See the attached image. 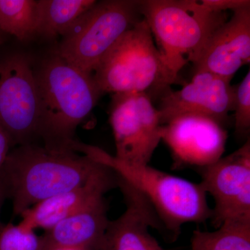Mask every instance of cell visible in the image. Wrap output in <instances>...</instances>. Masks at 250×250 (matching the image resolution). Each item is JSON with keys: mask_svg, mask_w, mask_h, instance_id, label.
<instances>
[{"mask_svg": "<svg viewBox=\"0 0 250 250\" xmlns=\"http://www.w3.org/2000/svg\"><path fill=\"white\" fill-rule=\"evenodd\" d=\"M143 18L156 46L176 75L188 62L195 63L213 33L228 20L194 0L141 1Z\"/></svg>", "mask_w": 250, "mask_h": 250, "instance_id": "obj_5", "label": "cell"}, {"mask_svg": "<svg viewBox=\"0 0 250 250\" xmlns=\"http://www.w3.org/2000/svg\"><path fill=\"white\" fill-rule=\"evenodd\" d=\"M6 192H5L4 186L1 183V180H0V215H1V208H2V206L4 205L5 200H6ZM3 226V224L1 223L0 220V229Z\"/></svg>", "mask_w": 250, "mask_h": 250, "instance_id": "obj_23", "label": "cell"}, {"mask_svg": "<svg viewBox=\"0 0 250 250\" xmlns=\"http://www.w3.org/2000/svg\"><path fill=\"white\" fill-rule=\"evenodd\" d=\"M234 123L236 131L241 135L249 133L250 129V71L234 86Z\"/></svg>", "mask_w": 250, "mask_h": 250, "instance_id": "obj_20", "label": "cell"}, {"mask_svg": "<svg viewBox=\"0 0 250 250\" xmlns=\"http://www.w3.org/2000/svg\"><path fill=\"white\" fill-rule=\"evenodd\" d=\"M228 133L218 122L197 115H184L162 125L161 141L170 149L176 166L198 168L216 162L226 147Z\"/></svg>", "mask_w": 250, "mask_h": 250, "instance_id": "obj_11", "label": "cell"}, {"mask_svg": "<svg viewBox=\"0 0 250 250\" xmlns=\"http://www.w3.org/2000/svg\"><path fill=\"white\" fill-rule=\"evenodd\" d=\"M143 18L141 1H96L62 36L56 50L69 63L93 74L125 33Z\"/></svg>", "mask_w": 250, "mask_h": 250, "instance_id": "obj_6", "label": "cell"}, {"mask_svg": "<svg viewBox=\"0 0 250 250\" xmlns=\"http://www.w3.org/2000/svg\"><path fill=\"white\" fill-rule=\"evenodd\" d=\"M39 103V139L45 147L72 150L79 125L104 95L93 74L62 58L56 49L34 65Z\"/></svg>", "mask_w": 250, "mask_h": 250, "instance_id": "obj_2", "label": "cell"}, {"mask_svg": "<svg viewBox=\"0 0 250 250\" xmlns=\"http://www.w3.org/2000/svg\"><path fill=\"white\" fill-rule=\"evenodd\" d=\"M37 1L0 0V31L18 41L36 36Z\"/></svg>", "mask_w": 250, "mask_h": 250, "instance_id": "obj_18", "label": "cell"}, {"mask_svg": "<svg viewBox=\"0 0 250 250\" xmlns=\"http://www.w3.org/2000/svg\"><path fill=\"white\" fill-rule=\"evenodd\" d=\"M95 0H39L37 1L36 36L46 39L62 36Z\"/></svg>", "mask_w": 250, "mask_h": 250, "instance_id": "obj_16", "label": "cell"}, {"mask_svg": "<svg viewBox=\"0 0 250 250\" xmlns=\"http://www.w3.org/2000/svg\"><path fill=\"white\" fill-rule=\"evenodd\" d=\"M82 250V249H64V250Z\"/></svg>", "mask_w": 250, "mask_h": 250, "instance_id": "obj_25", "label": "cell"}, {"mask_svg": "<svg viewBox=\"0 0 250 250\" xmlns=\"http://www.w3.org/2000/svg\"><path fill=\"white\" fill-rule=\"evenodd\" d=\"M102 166L73 150L29 143L11 149L0 170V180L12 202L13 214L21 216L36 204L86 183Z\"/></svg>", "mask_w": 250, "mask_h": 250, "instance_id": "obj_1", "label": "cell"}, {"mask_svg": "<svg viewBox=\"0 0 250 250\" xmlns=\"http://www.w3.org/2000/svg\"><path fill=\"white\" fill-rule=\"evenodd\" d=\"M116 187V173L103 164L86 183L49 197L23 212L20 223L35 231H47L67 217L105 200V194Z\"/></svg>", "mask_w": 250, "mask_h": 250, "instance_id": "obj_13", "label": "cell"}, {"mask_svg": "<svg viewBox=\"0 0 250 250\" xmlns=\"http://www.w3.org/2000/svg\"><path fill=\"white\" fill-rule=\"evenodd\" d=\"M39 103L31 56L18 51L0 53V128L14 147L39 139Z\"/></svg>", "mask_w": 250, "mask_h": 250, "instance_id": "obj_7", "label": "cell"}, {"mask_svg": "<svg viewBox=\"0 0 250 250\" xmlns=\"http://www.w3.org/2000/svg\"><path fill=\"white\" fill-rule=\"evenodd\" d=\"M229 79L208 72L194 73L191 82L182 89L170 90L161 97L158 111L161 124L184 115L211 118L222 125L233 111L234 86Z\"/></svg>", "mask_w": 250, "mask_h": 250, "instance_id": "obj_10", "label": "cell"}, {"mask_svg": "<svg viewBox=\"0 0 250 250\" xmlns=\"http://www.w3.org/2000/svg\"><path fill=\"white\" fill-rule=\"evenodd\" d=\"M105 200L59 222L46 231L42 250H98L109 220Z\"/></svg>", "mask_w": 250, "mask_h": 250, "instance_id": "obj_15", "label": "cell"}, {"mask_svg": "<svg viewBox=\"0 0 250 250\" xmlns=\"http://www.w3.org/2000/svg\"><path fill=\"white\" fill-rule=\"evenodd\" d=\"M109 122L117 160L130 166H147L162 137L157 108L146 93L113 94Z\"/></svg>", "mask_w": 250, "mask_h": 250, "instance_id": "obj_8", "label": "cell"}, {"mask_svg": "<svg viewBox=\"0 0 250 250\" xmlns=\"http://www.w3.org/2000/svg\"><path fill=\"white\" fill-rule=\"evenodd\" d=\"M42 238L35 230L19 223H8L0 229V250H41Z\"/></svg>", "mask_w": 250, "mask_h": 250, "instance_id": "obj_19", "label": "cell"}, {"mask_svg": "<svg viewBox=\"0 0 250 250\" xmlns=\"http://www.w3.org/2000/svg\"><path fill=\"white\" fill-rule=\"evenodd\" d=\"M104 93H143L161 97L173 84H185L167 66L145 18L105 55L93 73Z\"/></svg>", "mask_w": 250, "mask_h": 250, "instance_id": "obj_4", "label": "cell"}, {"mask_svg": "<svg viewBox=\"0 0 250 250\" xmlns=\"http://www.w3.org/2000/svg\"><path fill=\"white\" fill-rule=\"evenodd\" d=\"M6 34H3L0 31V47L6 41Z\"/></svg>", "mask_w": 250, "mask_h": 250, "instance_id": "obj_24", "label": "cell"}, {"mask_svg": "<svg viewBox=\"0 0 250 250\" xmlns=\"http://www.w3.org/2000/svg\"><path fill=\"white\" fill-rule=\"evenodd\" d=\"M71 149L107 166L141 194L156 218L175 237L187 223H200L210 218L207 193L195 184L147 166H130L117 160L101 148L75 140Z\"/></svg>", "mask_w": 250, "mask_h": 250, "instance_id": "obj_3", "label": "cell"}, {"mask_svg": "<svg viewBox=\"0 0 250 250\" xmlns=\"http://www.w3.org/2000/svg\"><path fill=\"white\" fill-rule=\"evenodd\" d=\"M198 169L200 185L214 200L210 219L215 228L228 222H250V139L232 154Z\"/></svg>", "mask_w": 250, "mask_h": 250, "instance_id": "obj_9", "label": "cell"}, {"mask_svg": "<svg viewBox=\"0 0 250 250\" xmlns=\"http://www.w3.org/2000/svg\"><path fill=\"white\" fill-rule=\"evenodd\" d=\"M13 147H14V143L9 134L0 128V170Z\"/></svg>", "mask_w": 250, "mask_h": 250, "instance_id": "obj_22", "label": "cell"}, {"mask_svg": "<svg viewBox=\"0 0 250 250\" xmlns=\"http://www.w3.org/2000/svg\"><path fill=\"white\" fill-rule=\"evenodd\" d=\"M126 201L124 213L109 220L97 250H164L149 233V228L159 226L150 206L134 188L118 177Z\"/></svg>", "mask_w": 250, "mask_h": 250, "instance_id": "obj_14", "label": "cell"}, {"mask_svg": "<svg viewBox=\"0 0 250 250\" xmlns=\"http://www.w3.org/2000/svg\"><path fill=\"white\" fill-rule=\"evenodd\" d=\"M250 62V6L233 11L210 37L194 63L195 73L208 72L232 80Z\"/></svg>", "mask_w": 250, "mask_h": 250, "instance_id": "obj_12", "label": "cell"}, {"mask_svg": "<svg viewBox=\"0 0 250 250\" xmlns=\"http://www.w3.org/2000/svg\"><path fill=\"white\" fill-rule=\"evenodd\" d=\"M200 1L206 7L218 12H227L228 10L233 12L237 9L250 6L249 0H201Z\"/></svg>", "mask_w": 250, "mask_h": 250, "instance_id": "obj_21", "label": "cell"}, {"mask_svg": "<svg viewBox=\"0 0 250 250\" xmlns=\"http://www.w3.org/2000/svg\"><path fill=\"white\" fill-rule=\"evenodd\" d=\"M217 229L194 231L192 250H250V222H228Z\"/></svg>", "mask_w": 250, "mask_h": 250, "instance_id": "obj_17", "label": "cell"}]
</instances>
